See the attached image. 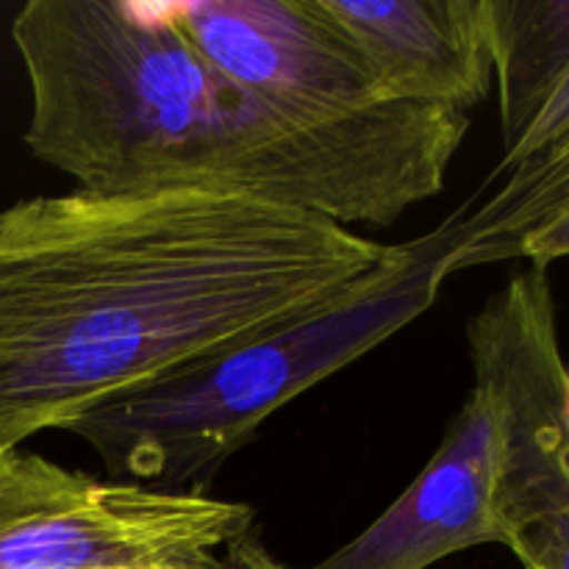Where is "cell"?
Returning <instances> with one entry per match:
<instances>
[{
    "instance_id": "obj_1",
    "label": "cell",
    "mask_w": 569,
    "mask_h": 569,
    "mask_svg": "<svg viewBox=\"0 0 569 569\" xmlns=\"http://www.w3.org/2000/svg\"><path fill=\"white\" fill-rule=\"evenodd\" d=\"M392 253L233 194L17 200L0 211V450L333 303Z\"/></svg>"
},
{
    "instance_id": "obj_2",
    "label": "cell",
    "mask_w": 569,
    "mask_h": 569,
    "mask_svg": "<svg viewBox=\"0 0 569 569\" xmlns=\"http://www.w3.org/2000/svg\"><path fill=\"white\" fill-rule=\"evenodd\" d=\"M11 39L31 89L26 144L103 194H233L387 228L445 189L470 114L328 128L211 64L164 3L31 0Z\"/></svg>"
},
{
    "instance_id": "obj_3",
    "label": "cell",
    "mask_w": 569,
    "mask_h": 569,
    "mask_svg": "<svg viewBox=\"0 0 569 569\" xmlns=\"http://www.w3.org/2000/svg\"><path fill=\"white\" fill-rule=\"evenodd\" d=\"M459 222L461 209L426 237L395 244L387 264L333 303L122 395L64 431L83 439L114 481L203 492L278 409L437 303Z\"/></svg>"
},
{
    "instance_id": "obj_4",
    "label": "cell",
    "mask_w": 569,
    "mask_h": 569,
    "mask_svg": "<svg viewBox=\"0 0 569 569\" xmlns=\"http://www.w3.org/2000/svg\"><path fill=\"white\" fill-rule=\"evenodd\" d=\"M253 531L248 503L0 450V569H209Z\"/></svg>"
},
{
    "instance_id": "obj_5",
    "label": "cell",
    "mask_w": 569,
    "mask_h": 569,
    "mask_svg": "<svg viewBox=\"0 0 569 569\" xmlns=\"http://www.w3.org/2000/svg\"><path fill=\"white\" fill-rule=\"evenodd\" d=\"M506 409L498 522L522 569H569V370L545 267L511 276L467 326Z\"/></svg>"
},
{
    "instance_id": "obj_6",
    "label": "cell",
    "mask_w": 569,
    "mask_h": 569,
    "mask_svg": "<svg viewBox=\"0 0 569 569\" xmlns=\"http://www.w3.org/2000/svg\"><path fill=\"white\" fill-rule=\"evenodd\" d=\"M164 14L226 76L315 126L400 128L445 111L395 100L322 0H187Z\"/></svg>"
},
{
    "instance_id": "obj_7",
    "label": "cell",
    "mask_w": 569,
    "mask_h": 569,
    "mask_svg": "<svg viewBox=\"0 0 569 569\" xmlns=\"http://www.w3.org/2000/svg\"><path fill=\"white\" fill-rule=\"evenodd\" d=\"M472 372L470 395L426 470L372 526L311 569H431L470 548L503 545L506 409L495 378L476 365Z\"/></svg>"
},
{
    "instance_id": "obj_8",
    "label": "cell",
    "mask_w": 569,
    "mask_h": 569,
    "mask_svg": "<svg viewBox=\"0 0 569 569\" xmlns=\"http://www.w3.org/2000/svg\"><path fill=\"white\" fill-rule=\"evenodd\" d=\"M383 89L470 114L495 87L489 0H322Z\"/></svg>"
},
{
    "instance_id": "obj_9",
    "label": "cell",
    "mask_w": 569,
    "mask_h": 569,
    "mask_svg": "<svg viewBox=\"0 0 569 569\" xmlns=\"http://www.w3.org/2000/svg\"><path fill=\"white\" fill-rule=\"evenodd\" d=\"M503 153L520 142L569 67V0H489Z\"/></svg>"
},
{
    "instance_id": "obj_10",
    "label": "cell",
    "mask_w": 569,
    "mask_h": 569,
    "mask_svg": "<svg viewBox=\"0 0 569 569\" xmlns=\"http://www.w3.org/2000/svg\"><path fill=\"white\" fill-rule=\"evenodd\" d=\"M498 189L481 203L461 206L459 237L450 250L445 270L487 267L511 261L522 242L548 228L569 211V142L539 164L500 178ZM489 183V187H495Z\"/></svg>"
},
{
    "instance_id": "obj_11",
    "label": "cell",
    "mask_w": 569,
    "mask_h": 569,
    "mask_svg": "<svg viewBox=\"0 0 569 569\" xmlns=\"http://www.w3.org/2000/svg\"><path fill=\"white\" fill-rule=\"evenodd\" d=\"M567 142H569V67L565 76H561V81L556 83L553 92H550L548 103L542 106L537 120H533L531 126H528V131L520 137V142H517L511 150H506L503 159L498 161L489 183L500 181V178L511 176V172H520V170H528V167L539 164V161L553 156L559 148H565Z\"/></svg>"
},
{
    "instance_id": "obj_12",
    "label": "cell",
    "mask_w": 569,
    "mask_h": 569,
    "mask_svg": "<svg viewBox=\"0 0 569 569\" xmlns=\"http://www.w3.org/2000/svg\"><path fill=\"white\" fill-rule=\"evenodd\" d=\"M209 569H287L276 556L267 550V545L261 542L259 533H250L242 542L233 545L222 559H217Z\"/></svg>"
}]
</instances>
